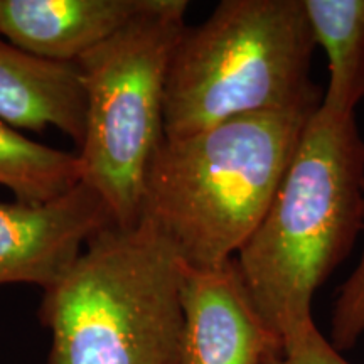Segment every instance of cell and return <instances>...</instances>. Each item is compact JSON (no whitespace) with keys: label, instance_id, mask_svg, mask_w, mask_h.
Returning a JSON list of instances; mask_svg holds the SVG:
<instances>
[{"label":"cell","instance_id":"6da1fadb","mask_svg":"<svg viewBox=\"0 0 364 364\" xmlns=\"http://www.w3.org/2000/svg\"><path fill=\"white\" fill-rule=\"evenodd\" d=\"M364 230V139L356 115L318 105L275 198L236 253L263 321L289 348L316 329L314 295Z\"/></svg>","mask_w":364,"mask_h":364},{"label":"cell","instance_id":"7a4b0ae2","mask_svg":"<svg viewBox=\"0 0 364 364\" xmlns=\"http://www.w3.org/2000/svg\"><path fill=\"white\" fill-rule=\"evenodd\" d=\"M317 108L252 113L164 136L145 176L142 218L191 267L235 258L267 215Z\"/></svg>","mask_w":364,"mask_h":364},{"label":"cell","instance_id":"3957f363","mask_svg":"<svg viewBox=\"0 0 364 364\" xmlns=\"http://www.w3.org/2000/svg\"><path fill=\"white\" fill-rule=\"evenodd\" d=\"M182 260L152 223L107 226L44 290L49 364H177Z\"/></svg>","mask_w":364,"mask_h":364},{"label":"cell","instance_id":"277c9868","mask_svg":"<svg viewBox=\"0 0 364 364\" xmlns=\"http://www.w3.org/2000/svg\"><path fill=\"white\" fill-rule=\"evenodd\" d=\"M316 49L302 0H223L186 27L164 97V136L179 139L230 118L314 108Z\"/></svg>","mask_w":364,"mask_h":364},{"label":"cell","instance_id":"5b68a950","mask_svg":"<svg viewBox=\"0 0 364 364\" xmlns=\"http://www.w3.org/2000/svg\"><path fill=\"white\" fill-rule=\"evenodd\" d=\"M186 0L150 6L76 65L86 95L78 154L81 182L120 228L142 220L149 164L164 140V97L172 54L188 27Z\"/></svg>","mask_w":364,"mask_h":364},{"label":"cell","instance_id":"8992f818","mask_svg":"<svg viewBox=\"0 0 364 364\" xmlns=\"http://www.w3.org/2000/svg\"><path fill=\"white\" fill-rule=\"evenodd\" d=\"M177 364H267L282 351L255 307L236 257L216 267L182 262Z\"/></svg>","mask_w":364,"mask_h":364},{"label":"cell","instance_id":"52a82bcc","mask_svg":"<svg viewBox=\"0 0 364 364\" xmlns=\"http://www.w3.org/2000/svg\"><path fill=\"white\" fill-rule=\"evenodd\" d=\"M110 225L107 204L85 182L44 204L0 203V285L49 289Z\"/></svg>","mask_w":364,"mask_h":364},{"label":"cell","instance_id":"ba28073f","mask_svg":"<svg viewBox=\"0 0 364 364\" xmlns=\"http://www.w3.org/2000/svg\"><path fill=\"white\" fill-rule=\"evenodd\" d=\"M150 0H0V38L34 56L76 63Z\"/></svg>","mask_w":364,"mask_h":364},{"label":"cell","instance_id":"9c48e42d","mask_svg":"<svg viewBox=\"0 0 364 364\" xmlns=\"http://www.w3.org/2000/svg\"><path fill=\"white\" fill-rule=\"evenodd\" d=\"M0 122L34 132L51 125L80 147L86 95L78 65L34 56L0 38Z\"/></svg>","mask_w":364,"mask_h":364},{"label":"cell","instance_id":"30bf717a","mask_svg":"<svg viewBox=\"0 0 364 364\" xmlns=\"http://www.w3.org/2000/svg\"><path fill=\"white\" fill-rule=\"evenodd\" d=\"M302 6L329 66L321 107L354 115L364 100V0H302Z\"/></svg>","mask_w":364,"mask_h":364},{"label":"cell","instance_id":"8fae6325","mask_svg":"<svg viewBox=\"0 0 364 364\" xmlns=\"http://www.w3.org/2000/svg\"><path fill=\"white\" fill-rule=\"evenodd\" d=\"M80 182L78 154L34 142L0 122V186L11 191L16 201L26 204L54 201Z\"/></svg>","mask_w":364,"mask_h":364},{"label":"cell","instance_id":"7c38bea8","mask_svg":"<svg viewBox=\"0 0 364 364\" xmlns=\"http://www.w3.org/2000/svg\"><path fill=\"white\" fill-rule=\"evenodd\" d=\"M364 339V250L334 300L331 317V344L338 351L356 348Z\"/></svg>","mask_w":364,"mask_h":364},{"label":"cell","instance_id":"4fadbf2b","mask_svg":"<svg viewBox=\"0 0 364 364\" xmlns=\"http://www.w3.org/2000/svg\"><path fill=\"white\" fill-rule=\"evenodd\" d=\"M267 364H351L341 356V353L329 339L322 336V332L316 327L309 332L304 339L289 348L282 349L280 353L273 354Z\"/></svg>","mask_w":364,"mask_h":364}]
</instances>
